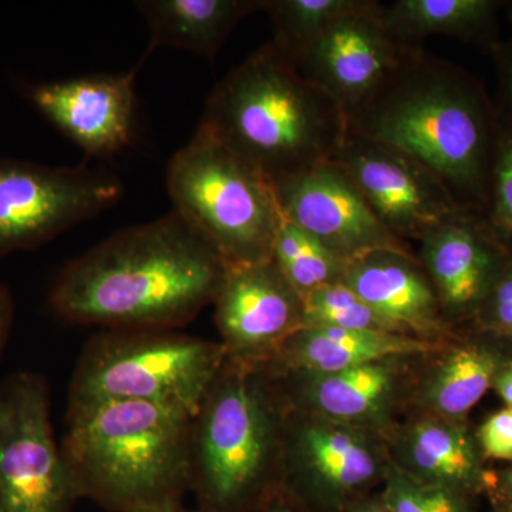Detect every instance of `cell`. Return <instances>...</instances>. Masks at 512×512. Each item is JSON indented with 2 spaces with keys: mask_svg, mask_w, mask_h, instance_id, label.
I'll return each mask as SVG.
<instances>
[{
  "mask_svg": "<svg viewBox=\"0 0 512 512\" xmlns=\"http://www.w3.org/2000/svg\"><path fill=\"white\" fill-rule=\"evenodd\" d=\"M229 266L174 210L123 229L67 264L47 303L73 325L175 330L214 303Z\"/></svg>",
  "mask_w": 512,
  "mask_h": 512,
  "instance_id": "6da1fadb",
  "label": "cell"
},
{
  "mask_svg": "<svg viewBox=\"0 0 512 512\" xmlns=\"http://www.w3.org/2000/svg\"><path fill=\"white\" fill-rule=\"evenodd\" d=\"M348 126L413 158L461 208L485 217L500 124L493 99L463 67L410 50Z\"/></svg>",
  "mask_w": 512,
  "mask_h": 512,
  "instance_id": "7a4b0ae2",
  "label": "cell"
},
{
  "mask_svg": "<svg viewBox=\"0 0 512 512\" xmlns=\"http://www.w3.org/2000/svg\"><path fill=\"white\" fill-rule=\"evenodd\" d=\"M200 126L272 185L332 161L349 127L271 42L214 87Z\"/></svg>",
  "mask_w": 512,
  "mask_h": 512,
  "instance_id": "3957f363",
  "label": "cell"
},
{
  "mask_svg": "<svg viewBox=\"0 0 512 512\" xmlns=\"http://www.w3.org/2000/svg\"><path fill=\"white\" fill-rule=\"evenodd\" d=\"M192 419L178 407L127 400L67 412L60 447L82 498L111 512L183 503Z\"/></svg>",
  "mask_w": 512,
  "mask_h": 512,
  "instance_id": "277c9868",
  "label": "cell"
},
{
  "mask_svg": "<svg viewBox=\"0 0 512 512\" xmlns=\"http://www.w3.org/2000/svg\"><path fill=\"white\" fill-rule=\"evenodd\" d=\"M288 403L268 363L225 360L192 419L191 491L205 512H261L281 495Z\"/></svg>",
  "mask_w": 512,
  "mask_h": 512,
  "instance_id": "5b68a950",
  "label": "cell"
},
{
  "mask_svg": "<svg viewBox=\"0 0 512 512\" xmlns=\"http://www.w3.org/2000/svg\"><path fill=\"white\" fill-rule=\"evenodd\" d=\"M225 360L220 342L175 330H103L79 357L67 412L127 400L195 416Z\"/></svg>",
  "mask_w": 512,
  "mask_h": 512,
  "instance_id": "8992f818",
  "label": "cell"
},
{
  "mask_svg": "<svg viewBox=\"0 0 512 512\" xmlns=\"http://www.w3.org/2000/svg\"><path fill=\"white\" fill-rule=\"evenodd\" d=\"M167 188L174 211L229 268L272 259L282 222L274 187L204 127L171 158Z\"/></svg>",
  "mask_w": 512,
  "mask_h": 512,
  "instance_id": "52a82bcc",
  "label": "cell"
},
{
  "mask_svg": "<svg viewBox=\"0 0 512 512\" xmlns=\"http://www.w3.org/2000/svg\"><path fill=\"white\" fill-rule=\"evenodd\" d=\"M386 436L288 406L281 495L301 512H349L382 485Z\"/></svg>",
  "mask_w": 512,
  "mask_h": 512,
  "instance_id": "ba28073f",
  "label": "cell"
},
{
  "mask_svg": "<svg viewBox=\"0 0 512 512\" xmlns=\"http://www.w3.org/2000/svg\"><path fill=\"white\" fill-rule=\"evenodd\" d=\"M82 498L50 420L49 386L32 372L0 382V512H72Z\"/></svg>",
  "mask_w": 512,
  "mask_h": 512,
  "instance_id": "9c48e42d",
  "label": "cell"
},
{
  "mask_svg": "<svg viewBox=\"0 0 512 512\" xmlns=\"http://www.w3.org/2000/svg\"><path fill=\"white\" fill-rule=\"evenodd\" d=\"M121 192L123 185L109 171L0 156V259L40 247L96 217Z\"/></svg>",
  "mask_w": 512,
  "mask_h": 512,
  "instance_id": "30bf717a",
  "label": "cell"
},
{
  "mask_svg": "<svg viewBox=\"0 0 512 512\" xmlns=\"http://www.w3.org/2000/svg\"><path fill=\"white\" fill-rule=\"evenodd\" d=\"M332 161L345 171L384 227L406 244L419 242L431 228L464 210L423 165L349 127Z\"/></svg>",
  "mask_w": 512,
  "mask_h": 512,
  "instance_id": "8fae6325",
  "label": "cell"
},
{
  "mask_svg": "<svg viewBox=\"0 0 512 512\" xmlns=\"http://www.w3.org/2000/svg\"><path fill=\"white\" fill-rule=\"evenodd\" d=\"M272 187L282 218L318 239L346 264L382 249L412 252L409 244L384 227L333 161Z\"/></svg>",
  "mask_w": 512,
  "mask_h": 512,
  "instance_id": "7c38bea8",
  "label": "cell"
},
{
  "mask_svg": "<svg viewBox=\"0 0 512 512\" xmlns=\"http://www.w3.org/2000/svg\"><path fill=\"white\" fill-rule=\"evenodd\" d=\"M410 50L387 29L383 5L367 0L326 29L293 66L349 119Z\"/></svg>",
  "mask_w": 512,
  "mask_h": 512,
  "instance_id": "4fadbf2b",
  "label": "cell"
},
{
  "mask_svg": "<svg viewBox=\"0 0 512 512\" xmlns=\"http://www.w3.org/2000/svg\"><path fill=\"white\" fill-rule=\"evenodd\" d=\"M212 305L222 348L235 362H271L302 328L303 298L272 259L231 266Z\"/></svg>",
  "mask_w": 512,
  "mask_h": 512,
  "instance_id": "5bb4252c",
  "label": "cell"
},
{
  "mask_svg": "<svg viewBox=\"0 0 512 512\" xmlns=\"http://www.w3.org/2000/svg\"><path fill=\"white\" fill-rule=\"evenodd\" d=\"M417 255L429 276L443 318L454 328L470 325L512 256L495 238L483 214L460 210L431 228Z\"/></svg>",
  "mask_w": 512,
  "mask_h": 512,
  "instance_id": "9a60e30c",
  "label": "cell"
},
{
  "mask_svg": "<svg viewBox=\"0 0 512 512\" xmlns=\"http://www.w3.org/2000/svg\"><path fill=\"white\" fill-rule=\"evenodd\" d=\"M138 69L29 84L26 99L89 157H113L130 144Z\"/></svg>",
  "mask_w": 512,
  "mask_h": 512,
  "instance_id": "2e32d148",
  "label": "cell"
},
{
  "mask_svg": "<svg viewBox=\"0 0 512 512\" xmlns=\"http://www.w3.org/2000/svg\"><path fill=\"white\" fill-rule=\"evenodd\" d=\"M413 359L419 357H393L335 373L276 377L292 409L387 436Z\"/></svg>",
  "mask_w": 512,
  "mask_h": 512,
  "instance_id": "e0dca14e",
  "label": "cell"
},
{
  "mask_svg": "<svg viewBox=\"0 0 512 512\" xmlns=\"http://www.w3.org/2000/svg\"><path fill=\"white\" fill-rule=\"evenodd\" d=\"M394 466L426 483L477 498L493 487L494 470L481 453L468 420L419 413L386 436Z\"/></svg>",
  "mask_w": 512,
  "mask_h": 512,
  "instance_id": "ac0fdd59",
  "label": "cell"
},
{
  "mask_svg": "<svg viewBox=\"0 0 512 512\" xmlns=\"http://www.w3.org/2000/svg\"><path fill=\"white\" fill-rule=\"evenodd\" d=\"M343 282L406 335L431 342L457 335L458 328L443 318L429 276L413 252H370L349 262Z\"/></svg>",
  "mask_w": 512,
  "mask_h": 512,
  "instance_id": "d6986e66",
  "label": "cell"
},
{
  "mask_svg": "<svg viewBox=\"0 0 512 512\" xmlns=\"http://www.w3.org/2000/svg\"><path fill=\"white\" fill-rule=\"evenodd\" d=\"M436 353V362L414 390L420 413L450 420L468 414L490 392L500 367L512 359V343L467 325Z\"/></svg>",
  "mask_w": 512,
  "mask_h": 512,
  "instance_id": "ffe728a7",
  "label": "cell"
},
{
  "mask_svg": "<svg viewBox=\"0 0 512 512\" xmlns=\"http://www.w3.org/2000/svg\"><path fill=\"white\" fill-rule=\"evenodd\" d=\"M447 342L372 330L301 328L282 343L268 366L278 376L335 373L393 357L434 355Z\"/></svg>",
  "mask_w": 512,
  "mask_h": 512,
  "instance_id": "44dd1931",
  "label": "cell"
},
{
  "mask_svg": "<svg viewBox=\"0 0 512 512\" xmlns=\"http://www.w3.org/2000/svg\"><path fill=\"white\" fill-rule=\"evenodd\" d=\"M264 0H140L151 32L147 55L175 47L214 59L239 23L262 10Z\"/></svg>",
  "mask_w": 512,
  "mask_h": 512,
  "instance_id": "7402d4cb",
  "label": "cell"
},
{
  "mask_svg": "<svg viewBox=\"0 0 512 512\" xmlns=\"http://www.w3.org/2000/svg\"><path fill=\"white\" fill-rule=\"evenodd\" d=\"M503 0H396L383 6L387 29L400 45L417 49L430 36H447L490 49L500 40Z\"/></svg>",
  "mask_w": 512,
  "mask_h": 512,
  "instance_id": "603a6c76",
  "label": "cell"
},
{
  "mask_svg": "<svg viewBox=\"0 0 512 512\" xmlns=\"http://www.w3.org/2000/svg\"><path fill=\"white\" fill-rule=\"evenodd\" d=\"M367 0H264L262 10L274 26L272 45L295 64L326 29Z\"/></svg>",
  "mask_w": 512,
  "mask_h": 512,
  "instance_id": "cb8c5ba5",
  "label": "cell"
},
{
  "mask_svg": "<svg viewBox=\"0 0 512 512\" xmlns=\"http://www.w3.org/2000/svg\"><path fill=\"white\" fill-rule=\"evenodd\" d=\"M272 261L303 299L323 286L343 282L348 268L318 239L284 218L276 231Z\"/></svg>",
  "mask_w": 512,
  "mask_h": 512,
  "instance_id": "d4e9b609",
  "label": "cell"
},
{
  "mask_svg": "<svg viewBox=\"0 0 512 512\" xmlns=\"http://www.w3.org/2000/svg\"><path fill=\"white\" fill-rule=\"evenodd\" d=\"M302 328L372 330L406 335L363 302L345 282L323 286L303 299Z\"/></svg>",
  "mask_w": 512,
  "mask_h": 512,
  "instance_id": "484cf974",
  "label": "cell"
},
{
  "mask_svg": "<svg viewBox=\"0 0 512 512\" xmlns=\"http://www.w3.org/2000/svg\"><path fill=\"white\" fill-rule=\"evenodd\" d=\"M389 512H477L476 498L426 483L390 463L379 490Z\"/></svg>",
  "mask_w": 512,
  "mask_h": 512,
  "instance_id": "4316f807",
  "label": "cell"
},
{
  "mask_svg": "<svg viewBox=\"0 0 512 512\" xmlns=\"http://www.w3.org/2000/svg\"><path fill=\"white\" fill-rule=\"evenodd\" d=\"M485 220L512 256V127L500 126Z\"/></svg>",
  "mask_w": 512,
  "mask_h": 512,
  "instance_id": "83f0119b",
  "label": "cell"
},
{
  "mask_svg": "<svg viewBox=\"0 0 512 512\" xmlns=\"http://www.w3.org/2000/svg\"><path fill=\"white\" fill-rule=\"evenodd\" d=\"M470 325L512 343V261L495 282Z\"/></svg>",
  "mask_w": 512,
  "mask_h": 512,
  "instance_id": "f1b7e54d",
  "label": "cell"
},
{
  "mask_svg": "<svg viewBox=\"0 0 512 512\" xmlns=\"http://www.w3.org/2000/svg\"><path fill=\"white\" fill-rule=\"evenodd\" d=\"M476 437L485 460L512 464V409L503 407L485 417Z\"/></svg>",
  "mask_w": 512,
  "mask_h": 512,
  "instance_id": "f546056e",
  "label": "cell"
},
{
  "mask_svg": "<svg viewBox=\"0 0 512 512\" xmlns=\"http://www.w3.org/2000/svg\"><path fill=\"white\" fill-rule=\"evenodd\" d=\"M497 73V93L493 100L500 126L512 127V39L498 40L488 49Z\"/></svg>",
  "mask_w": 512,
  "mask_h": 512,
  "instance_id": "4dcf8cb0",
  "label": "cell"
},
{
  "mask_svg": "<svg viewBox=\"0 0 512 512\" xmlns=\"http://www.w3.org/2000/svg\"><path fill=\"white\" fill-rule=\"evenodd\" d=\"M13 318H15V303H13L12 293L6 286L0 285V359L9 340Z\"/></svg>",
  "mask_w": 512,
  "mask_h": 512,
  "instance_id": "1f68e13d",
  "label": "cell"
},
{
  "mask_svg": "<svg viewBox=\"0 0 512 512\" xmlns=\"http://www.w3.org/2000/svg\"><path fill=\"white\" fill-rule=\"evenodd\" d=\"M485 497L490 503H501L512 507V464L503 470H494L493 487Z\"/></svg>",
  "mask_w": 512,
  "mask_h": 512,
  "instance_id": "d6a6232c",
  "label": "cell"
},
{
  "mask_svg": "<svg viewBox=\"0 0 512 512\" xmlns=\"http://www.w3.org/2000/svg\"><path fill=\"white\" fill-rule=\"evenodd\" d=\"M491 390L497 394L504 407L512 409V359L500 367L494 377Z\"/></svg>",
  "mask_w": 512,
  "mask_h": 512,
  "instance_id": "836d02e7",
  "label": "cell"
},
{
  "mask_svg": "<svg viewBox=\"0 0 512 512\" xmlns=\"http://www.w3.org/2000/svg\"><path fill=\"white\" fill-rule=\"evenodd\" d=\"M349 512H389L386 504L380 497L379 491L370 494L369 497L363 498L359 503L353 505Z\"/></svg>",
  "mask_w": 512,
  "mask_h": 512,
  "instance_id": "e575fe53",
  "label": "cell"
},
{
  "mask_svg": "<svg viewBox=\"0 0 512 512\" xmlns=\"http://www.w3.org/2000/svg\"><path fill=\"white\" fill-rule=\"evenodd\" d=\"M261 512H301L298 510V508L295 507V505L289 503L288 500H286L285 497H282V495H279V497H276L272 503H269L266 505L264 510Z\"/></svg>",
  "mask_w": 512,
  "mask_h": 512,
  "instance_id": "d590c367",
  "label": "cell"
},
{
  "mask_svg": "<svg viewBox=\"0 0 512 512\" xmlns=\"http://www.w3.org/2000/svg\"><path fill=\"white\" fill-rule=\"evenodd\" d=\"M140 512H205L200 510V508H195V510H191V508L184 507L183 503L164 505V507L151 508V510H144Z\"/></svg>",
  "mask_w": 512,
  "mask_h": 512,
  "instance_id": "8d00e7d4",
  "label": "cell"
},
{
  "mask_svg": "<svg viewBox=\"0 0 512 512\" xmlns=\"http://www.w3.org/2000/svg\"><path fill=\"white\" fill-rule=\"evenodd\" d=\"M491 512H512L511 505H505L501 503H490Z\"/></svg>",
  "mask_w": 512,
  "mask_h": 512,
  "instance_id": "74e56055",
  "label": "cell"
},
{
  "mask_svg": "<svg viewBox=\"0 0 512 512\" xmlns=\"http://www.w3.org/2000/svg\"><path fill=\"white\" fill-rule=\"evenodd\" d=\"M503 12L507 13L508 19L512 22V0H503Z\"/></svg>",
  "mask_w": 512,
  "mask_h": 512,
  "instance_id": "f35d334b",
  "label": "cell"
}]
</instances>
